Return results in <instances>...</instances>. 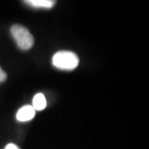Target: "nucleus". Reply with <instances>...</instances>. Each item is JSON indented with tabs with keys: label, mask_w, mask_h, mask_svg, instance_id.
<instances>
[{
	"label": "nucleus",
	"mask_w": 149,
	"mask_h": 149,
	"mask_svg": "<svg viewBox=\"0 0 149 149\" xmlns=\"http://www.w3.org/2000/svg\"><path fill=\"white\" fill-rule=\"evenodd\" d=\"M80 62L78 56L70 51H60L52 57V65L56 68L62 70L75 69Z\"/></svg>",
	"instance_id": "f257e3e1"
},
{
	"label": "nucleus",
	"mask_w": 149,
	"mask_h": 149,
	"mask_svg": "<svg viewBox=\"0 0 149 149\" xmlns=\"http://www.w3.org/2000/svg\"><path fill=\"white\" fill-rule=\"evenodd\" d=\"M24 3L32 8L49 9V8H53L56 3V1H52V0H27V1H24Z\"/></svg>",
	"instance_id": "20e7f679"
},
{
	"label": "nucleus",
	"mask_w": 149,
	"mask_h": 149,
	"mask_svg": "<svg viewBox=\"0 0 149 149\" xmlns=\"http://www.w3.org/2000/svg\"><path fill=\"white\" fill-rule=\"evenodd\" d=\"M4 149H19V148L16 146L15 144L13 143H9L8 144L7 146L5 147V148Z\"/></svg>",
	"instance_id": "423d86ee"
},
{
	"label": "nucleus",
	"mask_w": 149,
	"mask_h": 149,
	"mask_svg": "<svg viewBox=\"0 0 149 149\" xmlns=\"http://www.w3.org/2000/svg\"><path fill=\"white\" fill-rule=\"evenodd\" d=\"M35 109L32 105H25L17 111L16 118L19 122H27L32 120L35 116Z\"/></svg>",
	"instance_id": "7ed1b4c3"
},
{
	"label": "nucleus",
	"mask_w": 149,
	"mask_h": 149,
	"mask_svg": "<svg viewBox=\"0 0 149 149\" xmlns=\"http://www.w3.org/2000/svg\"><path fill=\"white\" fill-rule=\"evenodd\" d=\"M32 107L36 110H43L47 107V100L43 94H37L32 100Z\"/></svg>",
	"instance_id": "39448f33"
},
{
	"label": "nucleus",
	"mask_w": 149,
	"mask_h": 149,
	"mask_svg": "<svg viewBox=\"0 0 149 149\" xmlns=\"http://www.w3.org/2000/svg\"><path fill=\"white\" fill-rule=\"evenodd\" d=\"M2 71H3V70H2V68L0 67V74H1V72H2Z\"/></svg>",
	"instance_id": "0eeeda50"
},
{
	"label": "nucleus",
	"mask_w": 149,
	"mask_h": 149,
	"mask_svg": "<svg viewBox=\"0 0 149 149\" xmlns=\"http://www.w3.org/2000/svg\"><path fill=\"white\" fill-rule=\"evenodd\" d=\"M10 31L17 47L20 49L27 51L33 47L34 37L27 28L20 24H14L12 26Z\"/></svg>",
	"instance_id": "f03ea898"
}]
</instances>
